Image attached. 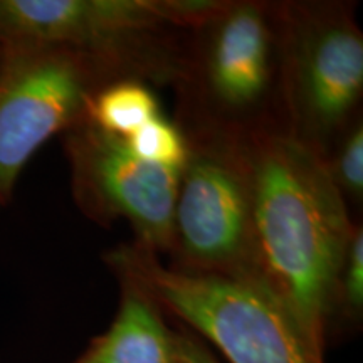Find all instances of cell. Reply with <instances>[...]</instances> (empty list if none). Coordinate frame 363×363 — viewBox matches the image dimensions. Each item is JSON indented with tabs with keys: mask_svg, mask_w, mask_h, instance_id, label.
Returning <instances> with one entry per match:
<instances>
[{
	"mask_svg": "<svg viewBox=\"0 0 363 363\" xmlns=\"http://www.w3.org/2000/svg\"><path fill=\"white\" fill-rule=\"evenodd\" d=\"M172 333H174L177 363H219L214 353L208 350L207 342H203L187 326H177Z\"/></svg>",
	"mask_w": 363,
	"mask_h": 363,
	"instance_id": "14",
	"label": "cell"
},
{
	"mask_svg": "<svg viewBox=\"0 0 363 363\" xmlns=\"http://www.w3.org/2000/svg\"><path fill=\"white\" fill-rule=\"evenodd\" d=\"M363 315V227L355 225L348 244L342 272H340L337 294H335L333 321L357 328Z\"/></svg>",
	"mask_w": 363,
	"mask_h": 363,
	"instance_id": "13",
	"label": "cell"
},
{
	"mask_svg": "<svg viewBox=\"0 0 363 363\" xmlns=\"http://www.w3.org/2000/svg\"><path fill=\"white\" fill-rule=\"evenodd\" d=\"M136 158L160 169L180 172L187 158V138L174 120L160 115L123 140Z\"/></svg>",
	"mask_w": 363,
	"mask_h": 363,
	"instance_id": "11",
	"label": "cell"
},
{
	"mask_svg": "<svg viewBox=\"0 0 363 363\" xmlns=\"http://www.w3.org/2000/svg\"><path fill=\"white\" fill-rule=\"evenodd\" d=\"M162 113L155 91L138 79H118L99 91L91 101L88 118L98 128L126 140Z\"/></svg>",
	"mask_w": 363,
	"mask_h": 363,
	"instance_id": "10",
	"label": "cell"
},
{
	"mask_svg": "<svg viewBox=\"0 0 363 363\" xmlns=\"http://www.w3.org/2000/svg\"><path fill=\"white\" fill-rule=\"evenodd\" d=\"M184 135L187 158L177 184L167 252L170 267L256 278L252 195L244 142Z\"/></svg>",
	"mask_w": 363,
	"mask_h": 363,
	"instance_id": "7",
	"label": "cell"
},
{
	"mask_svg": "<svg viewBox=\"0 0 363 363\" xmlns=\"http://www.w3.org/2000/svg\"><path fill=\"white\" fill-rule=\"evenodd\" d=\"M326 170L347 206L363 201V118L358 120L323 158Z\"/></svg>",
	"mask_w": 363,
	"mask_h": 363,
	"instance_id": "12",
	"label": "cell"
},
{
	"mask_svg": "<svg viewBox=\"0 0 363 363\" xmlns=\"http://www.w3.org/2000/svg\"><path fill=\"white\" fill-rule=\"evenodd\" d=\"M175 123L184 133L246 140L286 133L281 0H227L185 39Z\"/></svg>",
	"mask_w": 363,
	"mask_h": 363,
	"instance_id": "2",
	"label": "cell"
},
{
	"mask_svg": "<svg viewBox=\"0 0 363 363\" xmlns=\"http://www.w3.org/2000/svg\"><path fill=\"white\" fill-rule=\"evenodd\" d=\"M185 39L155 0H0V44L79 49L150 86L174 84Z\"/></svg>",
	"mask_w": 363,
	"mask_h": 363,
	"instance_id": "6",
	"label": "cell"
},
{
	"mask_svg": "<svg viewBox=\"0 0 363 363\" xmlns=\"http://www.w3.org/2000/svg\"><path fill=\"white\" fill-rule=\"evenodd\" d=\"M118 283L121 298L115 320L72 363H177L165 313L138 286L126 279Z\"/></svg>",
	"mask_w": 363,
	"mask_h": 363,
	"instance_id": "9",
	"label": "cell"
},
{
	"mask_svg": "<svg viewBox=\"0 0 363 363\" xmlns=\"http://www.w3.org/2000/svg\"><path fill=\"white\" fill-rule=\"evenodd\" d=\"M252 195L256 278L325 355L355 222L323 158L286 133L242 140Z\"/></svg>",
	"mask_w": 363,
	"mask_h": 363,
	"instance_id": "1",
	"label": "cell"
},
{
	"mask_svg": "<svg viewBox=\"0 0 363 363\" xmlns=\"http://www.w3.org/2000/svg\"><path fill=\"white\" fill-rule=\"evenodd\" d=\"M288 135L325 158L362 120L363 34L357 4L281 0Z\"/></svg>",
	"mask_w": 363,
	"mask_h": 363,
	"instance_id": "4",
	"label": "cell"
},
{
	"mask_svg": "<svg viewBox=\"0 0 363 363\" xmlns=\"http://www.w3.org/2000/svg\"><path fill=\"white\" fill-rule=\"evenodd\" d=\"M118 79L131 78L79 49L0 44V208L38 150L83 121L94 96Z\"/></svg>",
	"mask_w": 363,
	"mask_h": 363,
	"instance_id": "5",
	"label": "cell"
},
{
	"mask_svg": "<svg viewBox=\"0 0 363 363\" xmlns=\"http://www.w3.org/2000/svg\"><path fill=\"white\" fill-rule=\"evenodd\" d=\"M61 136L72 201L81 214L103 227L123 219L133 229L135 244L158 256L169 252L180 172L142 162L123 140L88 116Z\"/></svg>",
	"mask_w": 363,
	"mask_h": 363,
	"instance_id": "8",
	"label": "cell"
},
{
	"mask_svg": "<svg viewBox=\"0 0 363 363\" xmlns=\"http://www.w3.org/2000/svg\"><path fill=\"white\" fill-rule=\"evenodd\" d=\"M104 262L116 279L138 286L230 363H325L323 353L261 281L174 269L135 242L113 247Z\"/></svg>",
	"mask_w": 363,
	"mask_h": 363,
	"instance_id": "3",
	"label": "cell"
}]
</instances>
